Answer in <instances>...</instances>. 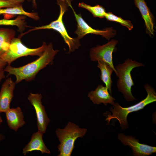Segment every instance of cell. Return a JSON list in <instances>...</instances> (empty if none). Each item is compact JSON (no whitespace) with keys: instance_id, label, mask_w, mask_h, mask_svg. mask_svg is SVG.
<instances>
[{"instance_id":"1","label":"cell","mask_w":156,"mask_h":156,"mask_svg":"<svg viewBox=\"0 0 156 156\" xmlns=\"http://www.w3.org/2000/svg\"><path fill=\"white\" fill-rule=\"evenodd\" d=\"M59 51L54 50L52 44L50 43L47 45L42 55L34 61L18 67H13L8 64L4 70L8 73L9 75L15 76L16 83L24 80L27 81H31L40 70L53 63L54 57Z\"/></svg>"},{"instance_id":"2","label":"cell","mask_w":156,"mask_h":156,"mask_svg":"<svg viewBox=\"0 0 156 156\" xmlns=\"http://www.w3.org/2000/svg\"><path fill=\"white\" fill-rule=\"evenodd\" d=\"M144 87L147 94L146 98L135 104L127 107H122L118 103H115L110 109L112 114H109L105 120L109 123L112 119H116L119 121L122 129L128 128L127 118L129 113L142 109L147 105L156 101V93L154 88L148 84L145 85Z\"/></svg>"},{"instance_id":"3","label":"cell","mask_w":156,"mask_h":156,"mask_svg":"<svg viewBox=\"0 0 156 156\" xmlns=\"http://www.w3.org/2000/svg\"><path fill=\"white\" fill-rule=\"evenodd\" d=\"M144 64L130 58L126 59L124 63L117 65L115 68L118 77L117 86L118 90L123 94L125 99L131 102L136 100L131 92V88L134 85L131 72L135 68L143 66Z\"/></svg>"},{"instance_id":"4","label":"cell","mask_w":156,"mask_h":156,"mask_svg":"<svg viewBox=\"0 0 156 156\" xmlns=\"http://www.w3.org/2000/svg\"><path fill=\"white\" fill-rule=\"evenodd\" d=\"M87 130L80 128L74 123L68 122L63 129H58L56 134L60 144L57 148L58 156H70L74 147L75 142L79 138L83 137Z\"/></svg>"},{"instance_id":"5","label":"cell","mask_w":156,"mask_h":156,"mask_svg":"<svg viewBox=\"0 0 156 156\" xmlns=\"http://www.w3.org/2000/svg\"><path fill=\"white\" fill-rule=\"evenodd\" d=\"M57 3L60 7V10L57 19L48 25L35 27L29 30L25 34L33 31L44 29H52L58 32L61 35L65 42L68 46L69 52H73L78 49L81 44L77 37L73 38L68 34L64 23L63 18L65 13L68 10V6L66 0H57Z\"/></svg>"},{"instance_id":"6","label":"cell","mask_w":156,"mask_h":156,"mask_svg":"<svg viewBox=\"0 0 156 156\" xmlns=\"http://www.w3.org/2000/svg\"><path fill=\"white\" fill-rule=\"evenodd\" d=\"M47 45L43 42L41 46L31 49L28 48L22 43L19 38H14L12 40L8 49L1 57L8 64H10L16 59L28 55L41 56Z\"/></svg>"},{"instance_id":"7","label":"cell","mask_w":156,"mask_h":156,"mask_svg":"<svg viewBox=\"0 0 156 156\" xmlns=\"http://www.w3.org/2000/svg\"><path fill=\"white\" fill-rule=\"evenodd\" d=\"M118 42L117 40L112 39L104 44L92 48L90 52L91 61L105 62L112 68L116 76L117 74L113 64L112 54L116 50V46Z\"/></svg>"},{"instance_id":"8","label":"cell","mask_w":156,"mask_h":156,"mask_svg":"<svg viewBox=\"0 0 156 156\" xmlns=\"http://www.w3.org/2000/svg\"><path fill=\"white\" fill-rule=\"evenodd\" d=\"M68 4L72 9L77 22V28L75 33L77 35V38L79 40L88 34L101 35L108 40L115 35L116 31L111 27L102 30L92 28L84 20L81 14L76 13L71 5V1L68 2Z\"/></svg>"},{"instance_id":"9","label":"cell","mask_w":156,"mask_h":156,"mask_svg":"<svg viewBox=\"0 0 156 156\" xmlns=\"http://www.w3.org/2000/svg\"><path fill=\"white\" fill-rule=\"evenodd\" d=\"M42 98L41 94L30 93L27 99L34 107L36 112L38 131L44 134L46 132L47 126L50 120L42 104Z\"/></svg>"},{"instance_id":"10","label":"cell","mask_w":156,"mask_h":156,"mask_svg":"<svg viewBox=\"0 0 156 156\" xmlns=\"http://www.w3.org/2000/svg\"><path fill=\"white\" fill-rule=\"evenodd\" d=\"M118 139L125 146H128L132 149L134 156H148L156 152V147L140 143L138 139L134 137L120 133Z\"/></svg>"},{"instance_id":"11","label":"cell","mask_w":156,"mask_h":156,"mask_svg":"<svg viewBox=\"0 0 156 156\" xmlns=\"http://www.w3.org/2000/svg\"><path fill=\"white\" fill-rule=\"evenodd\" d=\"M15 84L11 77H9L6 79L2 85L0 91V113H5L10 108Z\"/></svg>"},{"instance_id":"12","label":"cell","mask_w":156,"mask_h":156,"mask_svg":"<svg viewBox=\"0 0 156 156\" xmlns=\"http://www.w3.org/2000/svg\"><path fill=\"white\" fill-rule=\"evenodd\" d=\"M88 96L95 104L103 103L106 106L108 104L115 103V99L111 95L107 88L103 85H99L94 90L88 93Z\"/></svg>"},{"instance_id":"13","label":"cell","mask_w":156,"mask_h":156,"mask_svg":"<svg viewBox=\"0 0 156 156\" xmlns=\"http://www.w3.org/2000/svg\"><path fill=\"white\" fill-rule=\"evenodd\" d=\"M43 133L38 131L32 135L29 142L23 149V153L25 155L33 151H40L42 154H50V151L44 142L42 137Z\"/></svg>"},{"instance_id":"14","label":"cell","mask_w":156,"mask_h":156,"mask_svg":"<svg viewBox=\"0 0 156 156\" xmlns=\"http://www.w3.org/2000/svg\"><path fill=\"white\" fill-rule=\"evenodd\" d=\"M7 122L9 127L17 131L19 128L22 127L26 123L24 116L21 108H10L5 112Z\"/></svg>"},{"instance_id":"15","label":"cell","mask_w":156,"mask_h":156,"mask_svg":"<svg viewBox=\"0 0 156 156\" xmlns=\"http://www.w3.org/2000/svg\"><path fill=\"white\" fill-rule=\"evenodd\" d=\"M134 2L141 13L148 33L150 36L153 35L155 30L153 17L145 0H134Z\"/></svg>"},{"instance_id":"16","label":"cell","mask_w":156,"mask_h":156,"mask_svg":"<svg viewBox=\"0 0 156 156\" xmlns=\"http://www.w3.org/2000/svg\"><path fill=\"white\" fill-rule=\"evenodd\" d=\"M15 35L13 29L0 28V58L9 49Z\"/></svg>"},{"instance_id":"17","label":"cell","mask_w":156,"mask_h":156,"mask_svg":"<svg viewBox=\"0 0 156 156\" xmlns=\"http://www.w3.org/2000/svg\"><path fill=\"white\" fill-rule=\"evenodd\" d=\"M97 61V66L101 72V79L108 88L110 94H112L111 88L113 82L111 79V75L113 70L109 65L105 62L101 60Z\"/></svg>"},{"instance_id":"18","label":"cell","mask_w":156,"mask_h":156,"mask_svg":"<svg viewBox=\"0 0 156 156\" xmlns=\"http://www.w3.org/2000/svg\"><path fill=\"white\" fill-rule=\"evenodd\" d=\"M1 14L24 15L35 20H38L39 19L38 13L36 12H29L25 11L23 9L22 5L14 7L1 8L0 15Z\"/></svg>"},{"instance_id":"19","label":"cell","mask_w":156,"mask_h":156,"mask_svg":"<svg viewBox=\"0 0 156 156\" xmlns=\"http://www.w3.org/2000/svg\"><path fill=\"white\" fill-rule=\"evenodd\" d=\"M25 16H19L13 20L6 19H0V25L16 26L18 27L19 31L22 32L27 26Z\"/></svg>"},{"instance_id":"20","label":"cell","mask_w":156,"mask_h":156,"mask_svg":"<svg viewBox=\"0 0 156 156\" xmlns=\"http://www.w3.org/2000/svg\"><path fill=\"white\" fill-rule=\"evenodd\" d=\"M78 6L88 10L92 14L94 17L103 18L106 13L105 9L99 5L91 6L82 2L79 3Z\"/></svg>"},{"instance_id":"21","label":"cell","mask_w":156,"mask_h":156,"mask_svg":"<svg viewBox=\"0 0 156 156\" xmlns=\"http://www.w3.org/2000/svg\"><path fill=\"white\" fill-rule=\"evenodd\" d=\"M105 17L108 21L120 23L122 25L127 27L129 30H131L133 28V25L130 21L124 20L121 17L114 14L111 12H106Z\"/></svg>"},{"instance_id":"22","label":"cell","mask_w":156,"mask_h":156,"mask_svg":"<svg viewBox=\"0 0 156 156\" xmlns=\"http://www.w3.org/2000/svg\"><path fill=\"white\" fill-rule=\"evenodd\" d=\"M25 0H0V9L22 5Z\"/></svg>"},{"instance_id":"23","label":"cell","mask_w":156,"mask_h":156,"mask_svg":"<svg viewBox=\"0 0 156 156\" xmlns=\"http://www.w3.org/2000/svg\"><path fill=\"white\" fill-rule=\"evenodd\" d=\"M7 63L0 58V69H4Z\"/></svg>"},{"instance_id":"24","label":"cell","mask_w":156,"mask_h":156,"mask_svg":"<svg viewBox=\"0 0 156 156\" xmlns=\"http://www.w3.org/2000/svg\"><path fill=\"white\" fill-rule=\"evenodd\" d=\"M4 71V69H0V82L5 78Z\"/></svg>"},{"instance_id":"25","label":"cell","mask_w":156,"mask_h":156,"mask_svg":"<svg viewBox=\"0 0 156 156\" xmlns=\"http://www.w3.org/2000/svg\"><path fill=\"white\" fill-rule=\"evenodd\" d=\"M33 6L35 8L36 7V0H32Z\"/></svg>"},{"instance_id":"26","label":"cell","mask_w":156,"mask_h":156,"mask_svg":"<svg viewBox=\"0 0 156 156\" xmlns=\"http://www.w3.org/2000/svg\"><path fill=\"white\" fill-rule=\"evenodd\" d=\"M4 138V136L3 135L1 134H0V141H2Z\"/></svg>"},{"instance_id":"27","label":"cell","mask_w":156,"mask_h":156,"mask_svg":"<svg viewBox=\"0 0 156 156\" xmlns=\"http://www.w3.org/2000/svg\"><path fill=\"white\" fill-rule=\"evenodd\" d=\"M2 122H3L2 120V118L0 115V125H1V123Z\"/></svg>"}]
</instances>
